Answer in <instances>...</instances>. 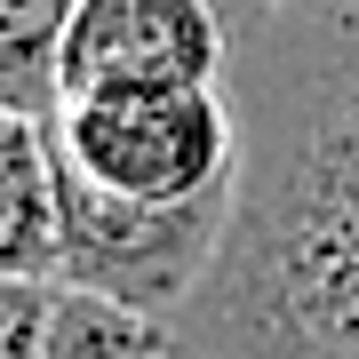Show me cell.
Masks as SVG:
<instances>
[{"mask_svg":"<svg viewBox=\"0 0 359 359\" xmlns=\"http://www.w3.org/2000/svg\"><path fill=\"white\" fill-rule=\"evenodd\" d=\"M240 184L184 359H359V16L271 8L231 56Z\"/></svg>","mask_w":359,"mask_h":359,"instance_id":"cell-1","label":"cell"},{"mask_svg":"<svg viewBox=\"0 0 359 359\" xmlns=\"http://www.w3.org/2000/svg\"><path fill=\"white\" fill-rule=\"evenodd\" d=\"M56 160L96 192L184 208L240 184V104L224 88H152L56 104Z\"/></svg>","mask_w":359,"mask_h":359,"instance_id":"cell-2","label":"cell"},{"mask_svg":"<svg viewBox=\"0 0 359 359\" xmlns=\"http://www.w3.org/2000/svg\"><path fill=\"white\" fill-rule=\"evenodd\" d=\"M224 231H231V192L152 208V200L96 192L88 176L65 168V256H56V280L176 327L224 256Z\"/></svg>","mask_w":359,"mask_h":359,"instance_id":"cell-3","label":"cell"},{"mask_svg":"<svg viewBox=\"0 0 359 359\" xmlns=\"http://www.w3.org/2000/svg\"><path fill=\"white\" fill-rule=\"evenodd\" d=\"M231 56H240V32L216 0H80L56 48V104L224 88Z\"/></svg>","mask_w":359,"mask_h":359,"instance_id":"cell-4","label":"cell"},{"mask_svg":"<svg viewBox=\"0 0 359 359\" xmlns=\"http://www.w3.org/2000/svg\"><path fill=\"white\" fill-rule=\"evenodd\" d=\"M65 256V160L40 112L0 104V271L56 280Z\"/></svg>","mask_w":359,"mask_h":359,"instance_id":"cell-5","label":"cell"},{"mask_svg":"<svg viewBox=\"0 0 359 359\" xmlns=\"http://www.w3.org/2000/svg\"><path fill=\"white\" fill-rule=\"evenodd\" d=\"M40 359H184V351H176V327L152 320V311H128V304L65 287L48 335H40Z\"/></svg>","mask_w":359,"mask_h":359,"instance_id":"cell-6","label":"cell"},{"mask_svg":"<svg viewBox=\"0 0 359 359\" xmlns=\"http://www.w3.org/2000/svg\"><path fill=\"white\" fill-rule=\"evenodd\" d=\"M80 0H0V104L56 120V48Z\"/></svg>","mask_w":359,"mask_h":359,"instance_id":"cell-7","label":"cell"},{"mask_svg":"<svg viewBox=\"0 0 359 359\" xmlns=\"http://www.w3.org/2000/svg\"><path fill=\"white\" fill-rule=\"evenodd\" d=\"M56 295H65V280H16V271H0V359H40Z\"/></svg>","mask_w":359,"mask_h":359,"instance_id":"cell-8","label":"cell"},{"mask_svg":"<svg viewBox=\"0 0 359 359\" xmlns=\"http://www.w3.org/2000/svg\"><path fill=\"white\" fill-rule=\"evenodd\" d=\"M311 8H335V16H359V0H311Z\"/></svg>","mask_w":359,"mask_h":359,"instance_id":"cell-9","label":"cell"}]
</instances>
